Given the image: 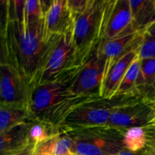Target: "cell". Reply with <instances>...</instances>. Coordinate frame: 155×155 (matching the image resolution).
<instances>
[{
	"label": "cell",
	"instance_id": "obj_1",
	"mask_svg": "<svg viewBox=\"0 0 155 155\" xmlns=\"http://www.w3.org/2000/svg\"><path fill=\"white\" fill-rule=\"evenodd\" d=\"M1 61L15 69L31 90L59 37L48 38L44 21L26 25L2 18Z\"/></svg>",
	"mask_w": 155,
	"mask_h": 155
},
{
	"label": "cell",
	"instance_id": "obj_2",
	"mask_svg": "<svg viewBox=\"0 0 155 155\" xmlns=\"http://www.w3.org/2000/svg\"><path fill=\"white\" fill-rule=\"evenodd\" d=\"M82 68L32 89L29 110L33 119L60 127L75 107L88 100L101 97L76 95L71 92V86Z\"/></svg>",
	"mask_w": 155,
	"mask_h": 155
},
{
	"label": "cell",
	"instance_id": "obj_3",
	"mask_svg": "<svg viewBox=\"0 0 155 155\" xmlns=\"http://www.w3.org/2000/svg\"><path fill=\"white\" fill-rule=\"evenodd\" d=\"M107 0H91L74 20L73 42L80 60L86 63L104 38Z\"/></svg>",
	"mask_w": 155,
	"mask_h": 155
},
{
	"label": "cell",
	"instance_id": "obj_4",
	"mask_svg": "<svg viewBox=\"0 0 155 155\" xmlns=\"http://www.w3.org/2000/svg\"><path fill=\"white\" fill-rule=\"evenodd\" d=\"M136 97L137 95L131 94L117 95L112 98L98 97L88 100L75 107L66 117L60 128L63 131L70 132L105 127L117 107Z\"/></svg>",
	"mask_w": 155,
	"mask_h": 155
},
{
	"label": "cell",
	"instance_id": "obj_5",
	"mask_svg": "<svg viewBox=\"0 0 155 155\" xmlns=\"http://www.w3.org/2000/svg\"><path fill=\"white\" fill-rule=\"evenodd\" d=\"M68 132V131H66ZM125 130L107 127L70 131L74 141L73 153L77 155H117L124 146Z\"/></svg>",
	"mask_w": 155,
	"mask_h": 155
},
{
	"label": "cell",
	"instance_id": "obj_6",
	"mask_svg": "<svg viewBox=\"0 0 155 155\" xmlns=\"http://www.w3.org/2000/svg\"><path fill=\"white\" fill-rule=\"evenodd\" d=\"M84 64L74 47L72 29L57 39L35 86L53 81L68 73L80 69Z\"/></svg>",
	"mask_w": 155,
	"mask_h": 155
},
{
	"label": "cell",
	"instance_id": "obj_7",
	"mask_svg": "<svg viewBox=\"0 0 155 155\" xmlns=\"http://www.w3.org/2000/svg\"><path fill=\"white\" fill-rule=\"evenodd\" d=\"M154 118L152 103L136 97L114 110L107 127L121 130L133 127H144Z\"/></svg>",
	"mask_w": 155,
	"mask_h": 155
},
{
	"label": "cell",
	"instance_id": "obj_8",
	"mask_svg": "<svg viewBox=\"0 0 155 155\" xmlns=\"http://www.w3.org/2000/svg\"><path fill=\"white\" fill-rule=\"evenodd\" d=\"M31 89L25 80L6 64L0 63V104L29 109Z\"/></svg>",
	"mask_w": 155,
	"mask_h": 155
},
{
	"label": "cell",
	"instance_id": "obj_9",
	"mask_svg": "<svg viewBox=\"0 0 155 155\" xmlns=\"http://www.w3.org/2000/svg\"><path fill=\"white\" fill-rule=\"evenodd\" d=\"M104 71L105 61L96 48L76 77L71 92L76 95L101 96Z\"/></svg>",
	"mask_w": 155,
	"mask_h": 155
},
{
	"label": "cell",
	"instance_id": "obj_10",
	"mask_svg": "<svg viewBox=\"0 0 155 155\" xmlns=\"http://www.w3.org/2000/svg\"><path fill=\"white\" fill-rule=\"evenodd\" d=\"M142 36L143 33L136 30L132 25L120 36L111 39L101 40L97 47V51L105 61L104 80L115 62L127 51L136 46L141 42Z\"/></svg>",
	"mask_w": 155,
	"mask_h": 155
},
{
	"label": "cell",
	"instance_id": "obj_11",
	"mask_svg": "<svg viewBox=\"0 0 155 155\" xmlns=\"http://www.w3.org/2000/svg\"><path fill=\"white\" fill-rule=\"evenodd\" d=\"M133 24L130 0H107L103 39H111L127 31Z\"/></svg>",
	"mask_w": 155,
	"mask_h": 155
},
{
	"label": "cell",
	"instance_id": "obj_12",
	"mask_svg": "<svg viewBox=\"0 0 155 155\" xmlns=\"http://www.w3.org/2000/svg\"><path fill=\"white\" fill-rule=\"evenodd\" d=\"M44 30L48 38H57L74 28V19L68 0H52L44 16Z\"/></svg>",
	"mask_w": 155,
	"mask_h": 155
},
{
	"label": "cell",
	"instance_id": "obj_13",
	"mask_svg": "<svg viewBox=\"0 0 155 155\" xmlns=\"http://www.w3.org/2000/svg\"><path fill=\"white\" fill-rule=\"evenodd\" d=\"M140 42L120 58L109 70L101 86L100 92L101 97L104 98H112L115 96L126 73L139 55L138 49Z\"/></svg>",
	"mask_w": 155,
	"mask_h": 155
},
{
	"label": "cell",
	"instance_id": "obj_14",
	"mask_svg": "<svg viewBox=\"0 0 155 155\" xmlns=\"http://www.w3.org/2000/svg\"><path fill=\"white\" fill-rule=\"evenodd\" d=\"M30 123L0 133V155H21L31 145L28 136Z\"/></svg>",
	"mask_w": 155,
	"mask_h": 155
},
{
	"label": "cell",
	"instance_id": "obj_15",
	"mask_svg": "<svg viewBox=\"0 0 155 155\" xmlns=\"http://www.w3.org/2000/svg\"><path fill=\"white\" fill-rule=\"evenodd\" d=\"M135 94L148 102H155V59H141Z\"/></svg>",
	"mask_w": 155,
	"mask_h": 155
},
{
	"label": "cell",
	"instance_id": "obj_16",
	"mask_svg": "<svg viewBox=\"0 0 155 155\" xmlns=\"http://www.w3.org/2000/svg\"><path fill=\"white\" fill-rule=\"evenodd\" d=\"M133 27L143 33L155 21L154 0H130Z\"/></svg>",
	"mask_w": 155,
	"mask_h": 155
},
{
	"label": "cell",
	"instance_id": "obj_17",
	"mask_svg": "<svg viewBox=\"0 0 155 155\" xmlns=\"http://www.w3.org/2000/svg\"><path fill=\"white\" fill-rule=\"evenodd\" d=\"M33 119L27 107L10 104H0V133L14 127L32 121Z\"/></svg>",
	"mask_w": 155,
	"mask_h": 155
},
{
	"label": "cell",
	"instance_id": "obj_18",
	"mask_svg": "<svg viewBox=\"0 0 155 155\" xmlns=\"http://www.w3.org/2000/svg\"><path fill=\"white\" fill-rule=\"evenodd\" d=\"M74 141L68 132L63 131L55 137L35 145L36 155H71Z\"/></svg>",
	"mask_w": 155,
	"mask_h": 155
},
{
	"label": "cell",
	"instance_id": "obj_19",
	"mask_svg": "<svg viewBox=\"0 0 155 155\" xmlns=\"http://www.w3.org/2000/svg\"><path fill=\"white\" fill-rule=\"evenodd\" d=\"M61 132L60 127L34 119L29 127V139L31 145H38L58 136Z\"/></svg>",
	"mask_w": 155,
	"mask_h": 155
},
{
	"label": "cell",
	"instance_id": "obj_20",
	"mask_svg": "<svg viewBox=\"0 0 155 155\" xmlns=\"http://www.w3.org/2000/svg\"><path fill=\"white\" fill-rule=\"evenodd\" d=\"M140 68L141 58L138 55V57L135 59L131 66L130 67L127 72L126 73L124 79L118 87L115 96L122 95H131V94L136 95L135 89H136V83H137L139 73H140Z\"/></svg>",
	"mask_w": 155,
	"mask_h": 155
},
{
	"label": "cell",
	"instance_id": "obj_21",
	"mask_svg": "<svg viewBox=\"0 0 155 155\" xmlns=\"http://www.w3.org/2000/svg\"><path fill=\"white\" fill-rule=\"evenodd\" d=\"M50 3L51 1L26 0L23 23L26 25H29L43 20Z\"/></svg>",
	"mask_w": 155,
	"mask_h": 155
},
{
	"label": "cell",
	"instance_id": "obj_22",
	"mask_svg": "<svg viewBox=\"0 0 155 155\" xmlns=\"http://www.w3.org/2000/svg\"><path fill=\"white\" fill-rule=\"evenodd\" d=\"M124 148L131 151H139L146 147V136L144 127H133L125 130L124 135Z\"/></svg>",
	"mask_w": 155,
	"mask_h": 155
},
{
	"label": "cell",
	"instance_id": "obj_23",
	"mask_svg": "<svg viewBox=\"0 0 155 155\" xmlns=\"http://www.w3.org/2000/svg\"><path fill=\"white\" fill-rule=\"evenodd\" d=\"M138 54L141 59H155V37L143 34Z\"/></svg>",
	"mask_w": 155,
	"mask_h": 155
},
{
	"label": "cell",
	"instance_id": "obj_24",
	"mask_svg": "<svg viewBox=\"0 0 155 155\" xmlns=\"http://www.w3.org/2000/svg\"><path fill=\"white\" fill-rule=\"evenodd\" d=\"M91 0H68V5L74 19L81 15L89 6Z\"/></svg>",
	"mask_w": 155,
	"mask_h": 155
},
{
	"label": "cell",
	"instance_id": "obj_25",
	"mask_svg": "<svg viewBox=\"0 0 155 155\" xmlns=\"http://www.w3.org/2000/svg\"><path fill=\"white\" fill-rule=\"evenodd\" d=\"M146 136V147L155 153V122L144 127Z\"/></svg>",
	"mask_w": 155,
	"mask_h": 155
},
{
	"label": "cell",
	"instance_id": "obj_26",
	"mask_svg": "<svg viewBox=\"0 0 155 155\" xmlns=\"http://www.w3.org/2000/svg\"><path fill=\"white\" fill-rule=\"evenodd\" d=\"M117 155H155V153L151 149L145 147L144 149L139 151H131L127 149H124Z\"/></svg>",
	"mask_w": 155,
	"mask_h": 155
},
{
	"label": "cell",
	"instance_id": "obj_27",
	"mask_svg": "<svg viewBox=\"0 0 155 155\" xmlns=\"http://www.w3.org/2000/svg\"><path fill=\"white\" fill-rule=\"evenodd\" d=\"M144 35H147V36H154L155 37V21L154 23L151 24L146 30H145V32L143 33Z\"/></svg>",
	"mask_w": 155,
	"mask_h": 155
},
{
	"label": "cell",
	"instance_id": "obj_28",
	"mask_svg": "<svg viewBox=\"0 0 155 155\" xmlns=\"http://www.w3.org/2000/svg\"><path fill=\"white\" fill-rule=\"evenodd\" d=\"M21 155H36V154H35V145H30V146Z\"/></svg>",
	"mask_w": 155,
	"mask_h": 155
},
{
	"label": "cell",
	"instance_id": "obj_29",
	"mask_svg": "<svg viewBox=\"0 0 155 155\" xmlns=\"http://www.w3.org/2000/svg\"><path fill=\"white\" fill-rule=\"evenodd\" d=\"M153 107H154V114H155V102L153 103Z\"/></svg>",
	"mask_w": 155,
	"mask_h": 155
},
{
	"label": "cell",
	"instance_id": "obj_30",
	"mask_svg": "<svg viewBox=\"0 0 155 155\" xmlns=\"http://www.w3.org/2000/svg\"><path fill=\"white\" fill-rule=\"evenodd\" d=\"M151 122H155V118H154V120H152V121H151Z\"/></svg>",
	"mask_w": 155,
	"mask_h": 155
},
{
	"label": "cell",
	"instance_id": "obj_31",
	"mask_svg": "<svg viewBox=\"0 0 155 155\" xmlns=\"http://www.w3.org/2000/svg\"><path fill=\"white\" fill-rule=\"evenodd\" d=\"M71 155H77V154H72Z\"/></svg>",
	"mask_w": 155,
	"mask_h": 155
},
{
	"label": "cell",
	"instance_id": "obj_32",
	"mask_svg": "<svg viewBox=\"0 0 155 155\" xmlns=\"http://www.w3.org/2000/svg\"><path fill=\"white\" fill-rule=\"evenodd\" d=\"M154 5H155V0H154Z\"/></svg>",
	"mask_w": 155,
	"mask_h": 155
}]
</instances>
